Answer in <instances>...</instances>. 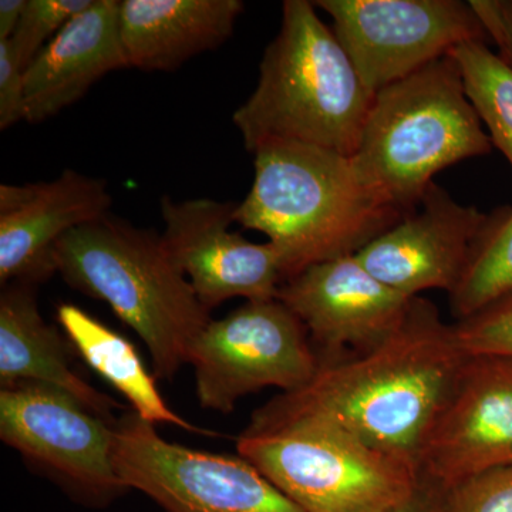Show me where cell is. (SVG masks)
<instances>
[{"mask_svg": "<svg viewBox=\"0 0 512 512\" xmlns=\"http://www.w3.org/2000/svg\"><path fill=\"white\" fill-rule=\"evenodd\" d=\"M466 359L454 325L433 302L417 296L402 326L382 345L319 362L311 382L274 397L251 419L318 417L419 467Z\"/></svg>", "mask_w": 512, "mask_h": 512, "instance_id": "cell-1", "label": "cell"}, {"mask_svg": "<svg viewBox=\"0 0 512 512\" xmlns=\"http://www.w3.org/2000/svg\"><path fill=\"white\" fill-rule=\"evenodd\" d=\"M254 170L234 222L268 237L285 282L309 266L356 255L407 215L360 181L350 157L328 148L268 143L255 151Z\"/></svg>", "mask_w": 512, "mask_h": 512, "instance_id": "cell-2", "label": "cell"}, {"mask_svg": "<svg viewBox=\"0 0 512 512\" xmlns=\"http://www.w3.org/2000/svg\"><path fill=\"white\" fill-rule=\"evenodd\" d=\"M373 99L313 2L285 0L258 84L232 123L251 154L268 143L291 141L352 157Z\"/></svg>", "mask_w": 512, "mask_h": 512, "instance_id": "cell-3", "label": "cell"}, {"mask_svg": "<svg viewBox=\"0 0 512 512\" xmlns=\"http://www.w3.org/2000/svg\"><path fill=\"white\" fill-rule=\"evenodd\" d=\"M53 262L66 284L107 303L137 333L154 375L173 379L188 365L211 311L175 266L161 235L109 214L64 235Z\"/></svg>", "mask_w": 512, "mask_h": 512, "instance_id": "cell-4", "label": "cell"}, {"mask_svg": "<svg viewBox=\"0 0 512 512\" xmlns=\"http://www.w3.org/2000/svg\"><path fill=\"white\" fill-rule=\"evenodd\" d=\"M491 147L448 55L375 94L350 161L367 188L410 214L434 175Z\"/></svg>", "mask_w": 512, "mask_h": 512, "instance_id": "cell-5", "label": "cell"}, {"mask_svg": "<svg viewBox=\"0 0 512 512\" xmlns=\"http://www.w3.org/2000/svg\"><path fill=\"white\" fill-rule=\"evenodd\" d=\"M237 453L305 512H386L420 483L410 461L318 417L251 419Z\"/></svg>", "mask_w": 512, "mask_h": 512, "instance_id": "cell-6", "label": "cell"}, {"mask_svg": "<svg viewBox=\"0 0 512 512\" xmlns=\"http://www.w3.org/2000/svg\"><path fill=\"white\" fill-rule=\"evenodd\" d=\"M113 457L128 490L165 512H305L238 453L171 443L131 409L114 423Z\"/></svg>", "mask_w": 512, "mask_h": 512, "instance_id": "cell-7", "label": "cell"}, {"mask_svg": "<svg viewBox=\"0 0 512 512\" xmlns=\"http://www.w3.org/2000/svg\"><path fill=\"white\" fill-rule=\"evenodd\" d=\"M188 365L202 409L227 414L249 394L306 386L318 372L319 356L301 319L275 298L248 301L225 318L211 319Z\"/></svg>", "mask_w": 512, "mask_h": 512, "instance_id": "cell-8", "label": "cell"}, {"mask_svg": "<svg viewBox=\"0 0 512 512\" xmlns=\"http://www.w3.org/2000/svg\"><path fill=\"white\" fill-rule=\"evenodd\" d=\"M116 420L46 384L0 389V439L84 504L107 505L128 490L114 464Z\"/></svg>", "mask_w": 512, "mask_h": 512, "instance_id": "cell-9", "label": "cell"}, {"mask_svg": "<svg viewBox=\"0 0 512 512\" xmlns=\"http://www.w3.org/2000/svg\"><path fill=\"white\" fill-rule=\"evenodd\" d=\"M360 79L373 94L450 55L461 43L488 39L460 0H318Z\"/></svg>", "mask_w": 512, "mask_h": 512, "instance_id": "cell-10", "label": "cell"}, {"mask_svg": "<svg viewBox=\"0 0 512 512\" xmlns=\"http://www.w3.org/2000/svg\"><path fill=\"white\" fill-rule=\"evenodd\" d=\"M237 204L161 198L164 247L208 311L234 298L275 299L285 282L271 242H252L229 228Z\"/></svg>", "mask_w": 512, "mask_h": 512, "instance_id": "cell-11", "label": "cell"}, {"mask_svg": "<svg viewBox=\"0 0 512 512\" xmlns=\"http://www.w3.org/2000/svg\"><path fill=\"white\" fill-rule=\"evenodd\" d=\"M512 466V357L467 356L420 454V476L443 490Z\"/></svg>", "mask_w": 512, "mask_h": 512, "instance_id": "cell-12", "label": "cell"}, {"mask_svg": "<svg viewBox=\"0 0 512 512\" xmlns=\"http://www.w3.org/2000/svg\"><path fill=\"white\" fill-rule=\"evenodd\" d=\"M276 299L301 319L319 362H329L382 345L414 298L384 285L350 255L309 266L284 282Z\"/></svg>", "mask_w": 512, "mask_h": 512, "instance_id": "cell-13", "label": "cell"}, {"mask_svg": "<svg viewBox=\"0 0 512 512\" xmlns=\"http://www.w3.org/2000/svg\"><path fill=\"white\" fill-rule=\"evenodd\" d=\"M488 215L463 205L436 183L419 207L360 249L356 258L407 298L457 288Z\"/></svg>", "mask_w": 512, "mask_h": 512, "instance_id": "cell-14", "label": "cell"}, {"mask_svg": "<svg viewBox=\"0 0 512 512\" xmlns=\"http://www.w3.org/2000/svg\"><path fill=\"white\" fill-rule=\"evenodd\" d=\"M111 204L106 180L70 168L47 183L0 185V284L37 285L56 274L57 242L109 215Z\"/></svg>", "mask_w": 512, "mask_h": 512, "instance_id": "cell-15", "label": "cell"}, {"mask_svg": "<svg viewBox=\"0 0 512 512\" xmlns=\"http://www.w3.org/2000/svg\"><path fill=\"white\" fill-rule=\"evenodd\" d=\"M121 0H93L25 69L26 121L52 119L106 74L128 69L120 36Z\"/></svg>", "mask_w": 512, "mask_h": 512, "instance_id": "cell-16", "label": "cell"}, {"mask_svg": "<svg viewBox=\"0 0 512 512\" xmlns=\"http://www.w3.org/2000/svg\"><path fill=\"white\" fill-rule=\"evenodd\" d=\"M241 0H121L120 36L128 67L171 72L232 36Z\"/></svg>", "mask_w": 512, "mask_h": 512, "instance_id": "cell-17", "label": "cell"}, {"mask_svg": "<svg viewBox=\"0 0 512 512\" xmlns=\"http://www.w3.org/2000/svg\"><path fill=\"white\" fill-rule=\"evenodd\" d=\"M59 330L40 313L36 285L10 282L0 295V384H46L72 394L94 413L116 420L124 409L72 366Z\"/></svg>", "mask_w": 512, "mask_h": 512, "instance_id": "cell-18", "label": "cell"}, {"mask_svg": "<svg viewBox=\"0 0 512 512\" xmlns=\"http://www.w3.org/2000/svg\"><path fill=\"white\" fill-rule=\"evenodd\" d=\"M57 320L84 362L126 397L130 409L141 419L154 426L173 424L192 433L214 436V431L194 426L168 406L156 377L148 372L130 340L72 303L59 305Z\"/></svg>", "mask_w": 512, "mask_h": 512, "instance_id": "cell-19", "label": "cell"}, {"mask_svg": "<svg viewBox=\"0 0 512 512\" xmlns=\"http://www.w3.org/2000/svg\"><path fill=\"white\" fill-rule=\"evenodd\" d=\"M512 295V208L488 215L463 278L448 295L457 320Z\"/></svg>", "mask_w": 512, "mask_h": 512, "instance_id": "cell-20", "label": "cell"}, {"mask_svg": "<svg viewBox=\"0 0 512 512\" xmlns=\"http://www.w3.org/2000/svg\"><path fill=\"white\" fill-rule=\"evenodd\" d=\"M450 56L460 67L468 100L490 131L491 143L512 168V67L484 40L461 43Z\"/></svg>", "mask_w": 512, "mask_h": 512, "instance_id": "cell-21", "label": "cell"}, {"mask_svg": "<svg viewBox=\"0 0 512 512\" xmlns=\"http://www.w3.org/2000/svg\"><path fill=\"white\" fill-rule=\"evenodd\" d=\"M93 0H26L25 10L10 37L13 55L23 70L74 18L92 5Z\"/></svg>", "mask_w": 512, "mask_h": 512, "instance_id": "cell-22", "label": "cell"}, {"mask_svg": "<svg viewBox=\"0 0 512 512\" xmlns=\"http://www.w3.org/2000/svg\"><path fill=\"white\" fill-rule=\"evenodd\" d=\"M458 343L467 356L512 357V295L454 323Z\"/></svg>", "mask_w": 512, "mask_h": 512, "instance_id": "cell-23", "label": "cell"}, {"mask_svg": "<svg viewBox=\"0 0 512 512\" xmlns=\"http://www.w3.org/2000/svg\"><path fill=\"white\" fill-rule=\"evenodd\" d=\"M447 512H512V466L485 471L451 488Z\"/></svg>", "mask_w": 512, "mask_h": 512, "instance_id": "cell-24", "label": "cell"}, {"mask_svg": "<svg viewBox=\"0 0 512 512\" xmlns=\"http://www.w3.org/2000/svg\"><path fill=\"white\" fill-rule=\"evenodd\" d=\"M26 121L25 70L13 55L10 40H0V130Z\"/></svg>", "mask_w": 512, "mask_h": 512, "instance_id": "cell-25", "label": "cell"}, {"mask_svg": "<svg viewBox=\"0 0 512 512\" xmlns=\"http://www.w3.org/2000/svg\"><path fill=\"white\" fill-rule=\"evenodd\" d=\"M470 5L498 55L512 67V0H470Z\"/></svg>", "mask_w": 512, "mask_h": 512, "instance_id": "cell-26", "label": "cell"}, {"mask_svg": "<svg viewBox=\"0 0 512 512\" xmlns=\"http://www.w3.org/2000/svg\"><path fill=\"white\" fill-rule=\"evenodd\" d=\"M386 512H447V491L420 476L412 497Z\"/></svg>", "mask_w": 512, "mask_h": 512, "instance_id": "cell-27", "label": "cell"}, {"mask_svg": "<svg viewBox=\"0 0 512 512\" xmlns=\"http://www.w3.org/2000/svg\"><path fill=\"white\" fill-rule=\"evenodd\" d=\"M26 0H0V40H9L25 10Z\"/></svg>", "mask_w": 512, "mask_h": 512, "instance_id": "cell-28", "label": "cell"}]
</instances>
